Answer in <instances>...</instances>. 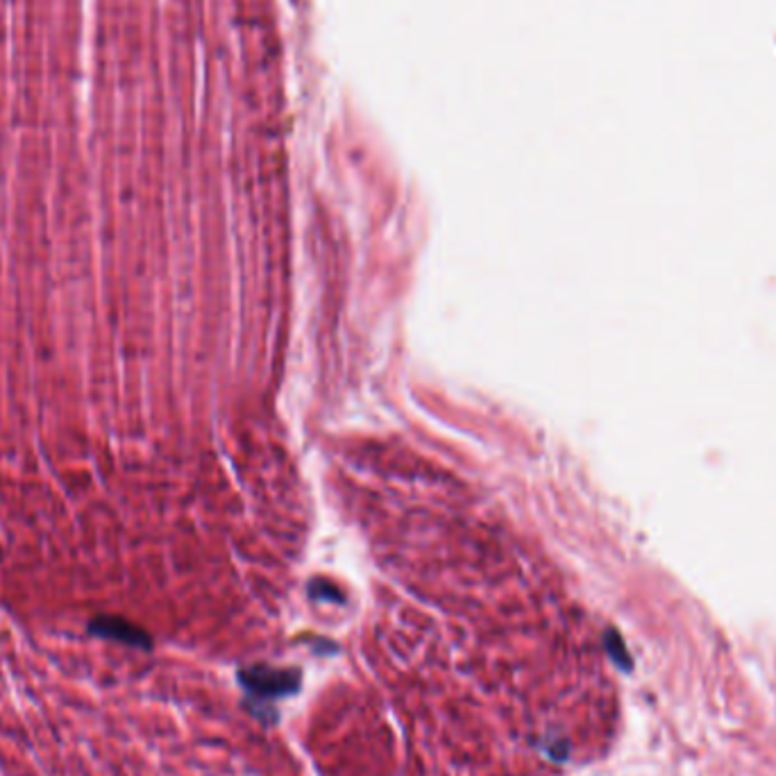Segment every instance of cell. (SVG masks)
<instances>
[{"instance_id":"6da1fadb","label":"cell","mask_w":776,"mask_h":776,"mask_svg":"<svg viewBox=\"0 0 776 776\" xmlns=\"http://www.w3.org/2000/svg\"><path fill=\"white\" fill-rule=\"evenodd\" d=\"M116 704L99 681L0 679V776H150Z\"/></svg>"}]
</instances>
